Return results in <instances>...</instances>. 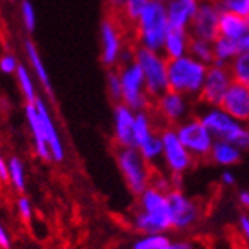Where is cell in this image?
<instances>
[{"instance_id":"cell-1","label":"cell","mask_w":249,"mask_h":249,"mask_svg":"<svg viewBox=\"0 0 249 249\" xmlns=\"http://www.w3.org/2000/svg\"><path fill=\"white\" fill-rule=\"evenodd\" d=\"M131 227L140 234L168 233L172 230L166 195L148 187L137 196V206L131 213Z\"/></svg>"},{"instance_id":"cell-2","label":"cell","mask_w":249,"mask_h":249,"mask_svg":"<svg viewBox=\"0 0 249 249\" xmlns=\"http://www.w3.org/2000/svg\"><path fill=\"white\" fill-rule=\"evenodd\" d=\"M208 66L192 55H184L177 59H168L169 89L179 92L192 101H197L202 92Z\"/></svg>"},{"instance_id":"cell-3","label":"cell","mask_w":249,"mask_h":249,"mask_svg":"<svg viewBox=\"0 0 249 249\" xmlns=\"http://www.w3.org/2000/svg\"><path fill=\"white\" fill-rule=\"evenodd\" d=\"M215 140L234 144L243 153L249 151V124L233 119L220 106H203L196 114Z\"/></svg>"},{"instance_id":"cell-4","label":"cell","mask_w":249,"mask_h":249,"mask_svg":"<svg viewBox=\"0 0 249 249\" xmlns=\"http://www.w3.org/2000/svg\"><path fill=\"white\" fill-rule=\"evenodd\" d=\"M168 30L169 24L166 6L150 0L134 24L137 46L154 52H162Z\"/></svg>"},{"instance_id":"cell-5","label":"cell","mask_w":249,"mask_h":249,"mask_svg":"<svg viewBox=\"0 0 249 249\" xmlns=\"http://www.w3.org/2000/svg\"><path fill=\"white\" fill-rule=\"evenodd\" d=\"M134 61L142 71L147 93L153 101L169 89L168 59L162 52H154L141 46H135Z\"/></svg>"},{"instance_id":"cell-6","label":"cell","mask_w":249,"mask_h":249,"mask_svg":"<svg viewBox=\"0 0 249 249\" xmlns=\"http://www.w3.org/2000/svg\"><path fill=\"white\" fill-rule=\"evenodd\" d=\"M116 160L119 171L132 195L140 196L144 190L148 189L154 169L144 160L135 147L119 148Z\"/></svg>"},{"instance_id":"cell-7","label":"cell","mask_w":249,"mask_h":249,"mask_svg":"<svg viewBox=\"0 0 249 249\" xmlns=\"http://www.w3.org/2000/svg\"><path fill=\"white\" fill-rule=\"evenodd\" d=\"M119 76L122 83V103L135 113L151 110L153 100L148 97L142 71L137 62L123 64L119 69Z\"/></svg>"},{"instance_id":"cell-8","label":"cell","mask_w":249,"mask_h":249,"mask_svg":"<svg viewBox=\"0 0 249 249\" xmlns=\"http://www.w3.org/2000/svg\"><path fill=\"white\" fill-rule=\"evenodd\" d=\"M175 132L196 162L208 160L215 138L197 116H190L189 119L177 124Z\"/></svg>"},{"instance_id":"cell-9","label":"cell","mask_w":249,"mask_h":249,"mask_svg":"<svg viewBox=\"0 0 249 249\" xmlns=\"http://www.w3.org/2000/svg\"><path fill=\"white\" fill-rule=\"evenodd\" d=\"M160 138L163 144V171L171 177H182L195 166V158L179 141L175 128L162 124Z\"/></svg>"},{"instance_id":"cell-10","label":"cell","mask_w":249,"mask_h":249,"mask_svg":"<svg viewBox=\"0 0 249 249\" xmlns=\"http://www.w3.org/2000/svg\"><path fill=\"white\" fill-rule=\"evenodd\" d=\"M151 111L156 119L165 126L175 128L177 124L193 116V101L179 92L168 89L159 98H156L151 106Z\"/></svg>"},{"instance_id":"cell-11","label":"cell","mask_w":249,"mask_h":249,"mask_svg":"<svg viewBox=\"0 0 249 249\" xmlns=\"http://www.w3.org/2000/svg\"><path fill=\"white\" fill-rule=\"evenodd\" d=\"M172 229L185 231L193 229L202 218V206L199 202L187 196L181 189H172L166 193Z\"/></svg>"},{"instance_id":"cell-12","label":"cell","mask_w":249,"mask_h":249,"mask_svg":"<svg viewBox=\"0 0 249 249\" xmlns=\"http://www.w3.org/2000/svg\"><path fill=\"white\" fill-rule=\"evenodd\" d=\"M221 12L223 11L218 6L216 0H202V2H199L197 12L189 28L190 36L196 39L213 42L220 36L218 25H220Z\"/></svg>"},{"instance_id":"cell-13","label":"cell","mask_w":249,"mask_h":249,"mask_svg":"<svg viewBox=\"0 0 249 249\" xmlns=\"http://www.w3.org/2000/svg\"><path fill=\"white\" fill-rule=\"evenodd\" d=\"M231 83H233V77L229 70V66H218V64L209 66L197 101L202 106H209V107L220 106L223 97L226 95V92L229 90Z\"/></svg>"},{"instance_id":"cell-14","label":"cell","mask_w":249,"mask_h":249,"mask_svg":"<svg viewBox=\"0 0 249 249\" xmlns=\"http://www.w3.org/2000/svg\"><path fill=\"white\" fill-rule=\"evenodd\" d=\"M101 36V61L106 67H116L120 64V56L124 49L120 30L111 19L106 18L100 28Z\"/></svg>"},{"instance_id":"cell-15","label":"cell","mask_w":249,"mask_h":249,"mask_svg":"<svg viewBox=\"0 0 249 249\" xmlns=\"http://www.w3.org/2000/svg\"><path fill=\"white\" fill-rule=\"evenodd\" d=\"M220 107L233 119L249 124V88L233 82L223 97Z\"/></svg>"},{"instance_id":"cell-16","label":"cell","mask_w":249,"mask_h":249,"mask_svg":"<svg viewBox=\"0 0 249 249\" xmlns=\"http://www.w3.org/2000/svg\"><path fill=\"white\" fill-rule=\"evenodd\" d=\"M135 120V111L131 110L123 103H116L113 110V132L114 141L119 148L134 147L132 141V128Z\"/></svg>"},{"instance_id":"cell-17","label":"cell","mask_w":249,"mask_h":249,"mask_svg":"<svg viewBox=\"0 0 249 249\" xmlns=\"http://www.w3.org/2000/svg\"><path fill=\"white\" fill-rule=\"evenodd\" d=\"M197 0H172L166 5L168 24L172 28L189 30L197 12Z\"/></svg>"},{"instance_id":"cell-18","label":"cell","mask_w":249,"mask_h":249,"mask_svg":"<svg viewBox=\"0 0 249 249\" xmlns=\"http://www.w3.org/2000/svg\"><path fill=\"white\" fill-rule=\"evenodd\" d=\"M35 106H36V110H37L39 117L42 120V126H43L46 142H48V147H49V151H51V158L55 162H62V160H64V147H62V142L59 140V135H58L55 124H53L52 116H51L48 107L45 106V103L40 98H37L35 101Z\"/></svg>"},{"instance_id":"cell-19","label":"cell","mask_w":249,"mask_h":249,"mask_svg":"<svg viewBox=\"0 0 249 249\" xmlns=\"http://www.w3.org/2000/svg\"><path fill=\"white\" fill-rule=\"evenodd\" d=\"M190 40L192 36L189 33V30L169 27L163 42L162 53L166 56V59H177L184 55H189Z\"/></svg>"},{"instance_id":"cell-20","label":"cell","mask_w":249,"mask_h":249,"mask_svg":"<svg viewBox=\"0 0 249 249\" xmlns=\"http://www.w3.org/2000/svg\"><path fill=\"white\" fill-rule=\"evenodd\" d=\"M158 119L153 114L151 110L145 111H137L135 113V120H134V128H132V141L134 147L138 148L144 142H147L154 134H158L160 128L156 124Z\"/></svg>"},{"instance_id":"cell-21","label":"cell","mask_w":249,"mask_h":249,"mask_svg":"<svg viewBox=\"0 0 249 249\" xmlns=\"http://www.w3.org/2000/svg\"><path fill=\"white\" fill-rule=\"evenodd\" d=\"M25 117H27V122H28V126L31 129V135H33V140H35V147H36L37 156H39V158H42L43 160L52 159L48 142H46L45 131H43V126H42V120L39 117V113H37L35 104H27L25 106Z\"/></svg>"},{"instance_id":"cell-22","label":"cell","mask_w":249,"mask_h":249,"mask_svg":"<svg viewBox=\"0 0 249 249\" xmlns=\"http://www.w3.org/2000/svg\"><path fill=\"white\" fill-rule=\"evenodd\" d=\"M242 154L243 151L237 148L234 144L221 141V140H215L208 160L215 163L216 166L230 168V166L237 165L242 160Z\"/></svg>"},{"instance_id":"cell-23","label":"cell","mask_w":249,"mask_h":249,"mask_svg":"<svg viewBox=\"0 0 249 249\" xmlns=\"http://www.w3.org/2000/svg\"><path fill=\"white\" fill-rule=\"evenodd\" d=\"M218 31H220L221 37L239 42L249 31L248 19L231 12H221Z\"/></svg>"},{"instance_id":"cell-24","label":"cell","mask_w":249,"mask_h":249,"mask_svg":"<svg viewBox=\"0 0 249 249\" xmlns=\"http://www.w3.org/2000/svg\"><path fill=\"white\" fill-rule=\"evenodd\" d=\"M137 150L154 171L163 169V144L160 138V129Z\"/></svg>"},{"instance_id":"cell-25","label":"cell","mask_w":249,"mask_h":249,"mask_svg":"<svg viewBox=\"0 0 249 249\" xmlns=\"http://www.w3.org/2000/svg\"><path fill=\"white\" fill-rule=\"evenodd\" d=\"M212 51H213V64L218 66H229L240 52L237 42L221 36H218L212 42Z\"/></svg>"},{"instance_id":"cell-26","label":"cell","mask_w":249,"mask_h":249,"mask_svg":"<svg viewBox=\"0 0 249 249\" xmlns=\"http://www.w3.org/2000/svg\"><path fill=\"white\" fill-rule=\"evenodd\" d=\"M24 46H25V53H27V58L30 59L31 62V67H33L35 73H36V77L39 79V82L43 85V88L52 93V83H51V79H49V74L46 71V67L43 64V59L36 48V45L31 42V40H25L24 42Z\"/></svg>"},{"instance_id":"cell-27","label":"cell","mask_w":249,"mask_h":249,"mask_svg":"<svg viewBox=\"0 0 249 249\" xmlns=\"http://www.w3.org/2000/svg\"><path fill=\"white\" fill-rule=\"evenodd\" d=\"M233 82L249 88V52H239L229 64Z\"/></svg>"},{"instance_id":"cell-28","label":"cell","mask_w":249,"mask_h":249,"mask_svg":"<svg viewBox=\"0 0 249 249\" xmlns=\"http://www.w3.org/2000/svg\"><path fill=\"white\" fill-rule=\"evenodd\" d=\"M189 55L196 58L197 61L203 62L208 67L213 64V51H212V42L203 40V39H196L192 37L190 40V48H189Z\"/></svg>"},{"instance_id":"cell-29","label":"cell","mask_w":249,"mask_h":249,"mask_svg":"<svg viewBox=\"0 0 249 249\" xmlns=\"http://www.w3.org/2000/svg\"><path fill=\"white\" fill-rule=\"evenodd\" d=\"M169 242L171 239L168 233L141 234L137 240H134V243L131 245V249H160Z\"/></svg>"},{"instance_id":"cell-30","label":"cell","mask_w":249,"mask_h":249,"mask_svg":"<svg viewBox=\"0 0 249 249\" xmlns=\"http://www.w3.org/2000/svg\"><path fill=\"white\" fill-rule=\"evenodd\" d=\"M17 77H18L19 88H21V90L24 93V97L28 101L27 104H35V101L37 100L35 83H33V80H31V76H30L28 70L22 64H19L18 69H17Z\"/></svg>"},{"instance_id":"cell-31","label":"cell","mask_w":249,"mask_h":249,"mask_svg":"<svg viewBox=\"0 0 249 249\" xmlns=\"http://www.w3.org/2000/svg\"><path fill=\"white\" fill-rule=\"evenodd\" d=\"M148 2L150 0H122L120 11L128 22L135 24V21L138 19L140 14L142 12V9L147 6Z\"/></svg>"},{"instance_id":"cell-32","label":"cell","mask_w":249,"mask_h":249,"mask_svg":"<svg viewBox=\"0 0 249 249\" xmlns=\"http://www.w3.org/2000/svg\"><path fill=\"white\" fill-rule=\"evenodd\" d=\"M8 166H9V179L12 181L14 187L18 192H22L25 189V174H24L22 162L18 158H11Z\"/></svg>"},{"instance_id":"cell-33","label":"cell","mask_w":249,"mask_h":249,"mask_svg":"<svg viewBox=\"0 0 249 249\" xmlns=\"http://www.w3.org/2000/svg\"><path fill=\"white\" fill-rule=\"evenodd\" d=\"M223 12H231L242 18L249 17V0H216Z\"/></svg>"},{"instance_id":"cell-34","label":"cell","mask_w":249,"mask_h":249,"mask_svg":"<svg viewBox=\"0 0 249 249\" xmlns=\"http://www.w3.org/2000/svg\"><path fill=\"white\" fill-rule=\"evenodd\" d=\"M150 187H154L156 190H159L162 193H168L174 189V182H172V177L165 172L163 169H159V171H154L153 174V178H151V184Z\"/></svg>"},{"instance_id":"cell-35","label":"cell","mask_w":249,"mask_h":249,"mask_svg":"<svg viewBox=\"0 0 249 249\" xmlns=\"http://www.w3.org/2000/svg\"><path fill=\"white\" fill-rule=\"evenodd\" d=\"M21 18L24 28L28 33H33L36 30V11L30 0H22L21 2Z\"/></svg>"},{"instance_id":"cell-36","label":"cell","mask_w":249,"mask_h":249,"mask_svg":"<svg viewBox=\"0 0 249 249\" xmlns=\"http://www.w3.org/2000/svg\"><path fill=\"white\" fill-rule=\"evenodd\" d=\"M107 92L114 103H122V83L119 71L110 70L107 73Z\"/></svg>"},{"instance_id":"cell-37","label":"cell","mask_w":249,"mask_h":249,"mask_svg":"<svg viewBox=\"0 0 249 249\" xmlns=\"http://www.w3.org/2000/svg\"><path fill=\"white\" fill-rule=\"evenodd\" d=\"M18 61L14 55H3L0 58V70H2L5 74H12L17 73L18 69Z\"/></svg>"},{"instance_id":"cell-38","label":"cell","mask_w":249,"mask_h":249,"mask_svg":"<svg viewBox=\"0 0 249 249\" xmlns=\"http://www.w3.org/2000/svg\"><path fill=\"white\" fill-rule=\"evenodd\" d=\"M18 209H19V213L24 220H30L31 218V203L27 197H19L18 199Z\"/></svg>"},{"instance_id":"cell-39","label":"cell","mask_w":249,"mask_h":249,"mask_svg":"<svg viewBox=\"0 0 249 249\" xmlns=\"http://www.w3.org/2000/svg\"><path fill=\"white\" fill-rule=\"evenodd\" d=\"M237 224H239V229H240V231H242L245 240H246L248 245H249V213H242V215L239 216Z\"/></svg>"},{"instance_id":"cell-40","label":"cell","mask_w":249,"mask_h":249,"mask_svg":"<svg viewBox=\"0 0 249 249\" xmlns=\"http://www.w3.org/2000/svg\"><path fill=\"white\" fill-rule=\"evenodd\" d=\"M160 249H195V245L189 240H178V242H169Z\"/></svg>"},{"instance_id":"cell-41","label":"cell","mask_w":249,"mask_h":249,"mask_svg":"<svg viewBox=\"0 0 249 249\" xmlns=\"http://www.w3.org/2000/svg\"><path fill=\"white\" fill-rule=\"evenodd\" d=\"M221 182L224 184V185H227V187H233L234 184H236V175L230 171V169H224L223 172H221Z\"/></svg>"},{"instance_id":"cell-42","label":"cell","mask_w":249,"mask_h":249,"mask_svg":"<svg viewBox=\"0 0 249 249\" xmlns=\"http://www.w3.org/2000/svg\"><path fill=\"white\" fill-rule=\"evenodd\" d=\"M0 179H2V181L9 179V166L3 160V158H0Z\"/></svg>"},{"instance_id":"cell-43","label":"cell","mask_w":249,"mask_h":249,"mask_svg":"<svg viewBox=\"0 0 249 249\" xmlns=\"http://www.w3.org/2000/svg\"><path fill=\"white\" fill-rule=\"evenodd\" d=\"M0 246L3 249H8L11 246V242H9V237H8V233L5 231L2 223H0Z\"/></svg>"},{"instance_id":"cell-44","label":"cell","mask_w":249,"mask_h":249,"mask_svg":"<svg viewBox=\"0 0 249 249\" xmlns=\"http://www.w3.org/2000/svg\"><path fill=\"white\" fill-rule=\"evenodd\" d=\"M237 199H239L240 206H243L245 209L249 211V190H242V192L239 193Z\"/></svg>"},{"instance_id":"cell-45","label":"cell","mask_w":249,"mask_h":249,"mask_svg":"<svg viewBox=\"0 0 249 249\" xmlns=\"http://www.w3.org/2000/svg\"><path fill=\"white\" fill-rule=\"evenodd\" d=\"M237 45H239L240 52H249V31L237 42Z\"/></svg>"},{"instance_id":"cell-46","label":"cell","mask_w":249,"mask_h":249,"mask_svg":"<svg viewBox=\"0 0 249 249\" xmlns=\"http://www.w3.org/2000/svg\"><path fill=\"white\" fill-rule=\"evenodd\" d=\"M110 3H113L116 8H119L120 9V5H122V0H110Z\"/></svg>"},{"instance_id":"cell-47","label":"cell","mask_w":249,"mask_h":249,"mask_svg":"<svg viewBox=\"0 0 249 249\" xmlns=\"http://www.w3.org/2000/svg\"><path fill=\"white\" fill-rule=\"evenodd\" d=\"M153 2H158V3H162V5H168L169 2H172V0H153Z\"/></svg>"},{"instance_id":"cell-48","label":"cell","mask_w":249,"mask_h":249,"mask_svg":"<svg viewBox=\"0 0 249 249\" xmlns=\"http://www.w3.org/2000/svg\"><path fill=\"white\" fill-rule=\"evenodd\" d=\"M197 2H202V0H197Z\"/></svg>"},{"instance_id":"cell-49","label":"cell","mask_w":249,"mask_h":249,"mask_svg":"<svg viewBox=\"0 0 249 249\" xmlns=\"http://www.w3.org/2000/svg\"><path fill=\"white\" fill-rule=\"evenodd\" d=\"M11 2H14V0H11Z\"/></svg>"}]
</instances>
